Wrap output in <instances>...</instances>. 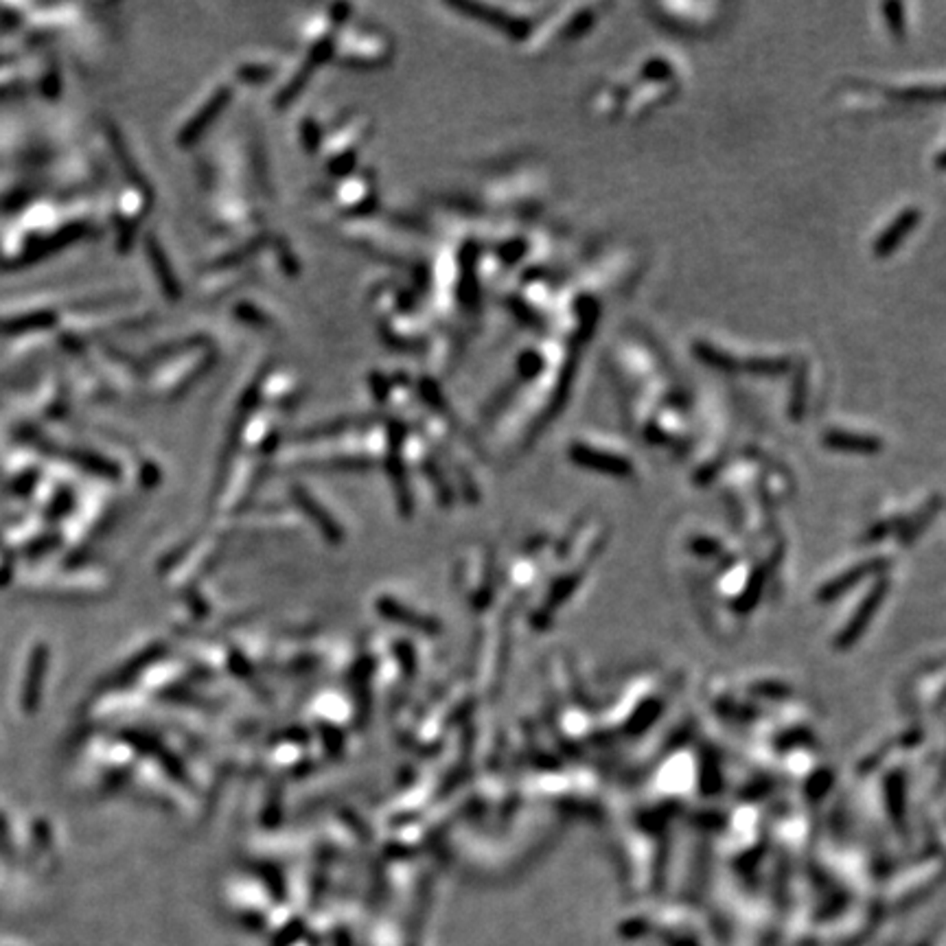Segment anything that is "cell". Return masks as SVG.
I'll list each match as a JSON object with an SVG mask.
<instances>
[{
  "label": "cell",
  "mask_w": 946,
  "mask_h": 946,
  "mask_svg": "<svg viewBox=\"0 0 946 946\" xmlns=\"http://www.w3.org/2000/svg\"><path fill=\"white\" fill-rule=\"evenodd\" d=\"M916 224H918V209L902 210V213L896 218V221L892 219L890 224H887V229L883 230L879 237H874V241H872V250H874V255L885 257V255H890V252H894L898 248V243L905 239Z\"/></svg>",
  "instance_id": "1"
}]
</instances>
